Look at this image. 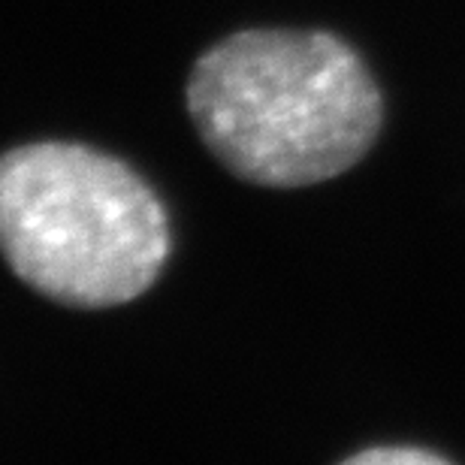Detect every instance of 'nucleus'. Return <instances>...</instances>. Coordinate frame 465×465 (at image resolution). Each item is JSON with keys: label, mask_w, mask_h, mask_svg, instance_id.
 Returning <instances> with one entry per match:
<instances>
[{"label": "nucleus", "mask_w": 465, "mask_h": 465, "mask_svg": "<svg viewBox=\"0 0 465 465\" xmlns=\"http://www.w3.org/2000/svg\"><path fill=\"white\" fill-rule=\"evenodd\" d=\"M339 465H453V462L423 448H396V444H387V448H369L353 453V457L341 460Z\"/></svg>", "instance_id": "obj_3"}, {"label": "nucleus", "mask_w": 465, "mask_h": 465, "mask_svg": "<svg viewBox=\"0 0 465 465\" xmlns=\"http://www.w3.org/2000/svg\"><path fill=\"white\" fill-rule=\"evenodd\" d=\"M170 251L163 200L121 157L64 139L0 154V254L36 293L73 309L124 305Z\"/></svg>", "instance_id": "obj_2"}, {"label": "nucleus", "mask_w": 465, "mask_h": 465, "mask_svg": "<svg viewBox=\"0 0 465 465\" xmlns=\"http://www.w3.org/2000/svg\"><path fill=\"white\" fill-rule=\"evenodd\" d=\"M184 106L209 154L257 188H312L353 170L384 130L369 61L323 27H245L193 61Z\"/></svg>", "instance_id": "obj_1"}]
</instances>
